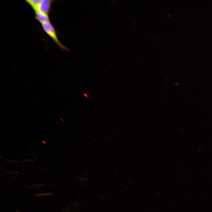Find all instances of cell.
Listing matches in <instances>:
<instances>
[{
    "instance_id": "cell-5",
    "label": "cell",
    "mask_w": 212,
    "mask_h": 212,
    "mask_svg": "<svg viewBox=\"0 0 212 212\" xmlns=\"http://www.w3.org/2000/svg\"><path fill=\"white\" fill-rule=\"evenodd\" d=\"M84 95L86 97L88 98H89L88 95L86 93H84Z\"/></svg>"
},
{
    "instance_id": "cell-9",
    "label": "cell",
    "mask_w": 212,
    "mask_h": 212,
    "mask_svg": "<svg viewBox=\"0 0 212 212\" xmlns=\"http://www.w3.org/2000/svg\"><path fill=\"white\" fill-rule=\"evenodd\" d=\"M133 27L134 28V29H136V28L135 26L133 25Z\"/></svg>"
},
{
    "instance_id": "cell-3",
    "label": "cell",
    "mask_w": 212,
    "mask_h": 212,
    "mask_svg": "<svg viewBox=\"0 0 212 212\" xmlns=\"http://www.w3.org/2000/svg\"><path fill=\"white\" fill-rule=\"evenodd\" d=\"M35 12V18L41 24L50 21L48 15L42 13L37 10L34 11Z\"/></svg>"
},
{
    "instance_id": "cell-1",
    "label": "cell",
    "mask_w": 212,
    "mask_h": 212,
    "mask_svg": "<svg viewBox=\"0 0 212 212\" xmlns=\"http://www.w3.org/2000/svg\"><path fill=\"white\" fill-rule=\"evenodd\" d=\"M42 26L44 32L53 39L62 50L69 51L68 49L59 42L57 36L56 31L50 21L42 24Z\"/></svg>"
},
{
    "instance_id": "cell-7",
    "label": "cell",
    "mask_w": 212,
    "mask_h": 212,
    "mask_svg": "<svg viewBox=\"0 0 212 212\" xmlns=\"http://www.w3.org/2000/svg\"><path fill=\"white\" fill-rule=\"evenodd\" d=\"M153 39L155 41H157V39L155 37H153Z\"/></svg>"
},
{
    "instance_id": "cell-4",
    "label": "cell",
    "mask_w": 212,
    "mask_h": 212,
    "mask_svg": "<svg viewBox=\"0 0 212 212\" xmlns=\"http://www.w3.org/2000/svg\"><path fill=\"white\" fill-rule=\"evenodd\" d=\"M40 1L41 0H28L25 1L31 6L32 9H33L40 2Z\"/></svg>"
},
{
    "instance_id": "cell-6",
    "label": "cell",
    "mask_w": 212,
    "mask_h": 212,
    "mask_svg": "<svg viewBox=\"0 0 212 212\" xmlns=\"http://www.w3.org/2000/svg\"><path fill=\"white\" fill-rule=\"evenodd\" d=\"M167 15L168 18H169L170 19L171 18V16L169 14H167Z\"/></svg>"
},
{
    "instance_id": "cell-2",
    "label": "cell",
    "mask_w": 212,
    "mask_h": 212,
    "mask_svg": "<svg viewBox=\"0 0 212 212\" xmlns=\"http://www.w3.org/2000/svg\"><path fill=\"white\" fill-rule=\"evenodd\" d=\"M54 1L51 0H41L36 7L33 9L49 15L52 4Z\"/></svg>"
},
{
    "instance_id": "cell-10",
    "label": "cell",
    "mask_w": 212,
    "mask_h": 212,
    "mask_svg": "<svg viewBox=\"0 0 212 212\" xmlns=\"http://www.w3.org/2000/svg\"><path fill=\"white\" fill-rule=\"evenodd\" d=\"M75 106H75L77 107V108H78V107H77V105H76Z\"/></svg>"
},
{
    "instance_id": "cell-8",
    "label": "cell",
    "mask_w": 212,
    "mask_h": 212,
    "mask_svg": "<svg viewBox=\"0 0 212 212\" xmlns=\"http://www.w3.org/2000/svg\"><path fill=\"white\" fill-rule=\"evenodd\" d=\"M175 83H176V85L177 86H179V84H178V82H176Z\"/></svg>"
}]
</instances>
